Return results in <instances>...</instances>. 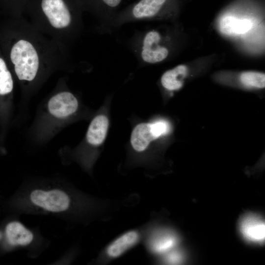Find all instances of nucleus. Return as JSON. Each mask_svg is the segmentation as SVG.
<instances>
[{
    "label": "nucleus",
    "instance_id": "6",
    "mask_svg": "<svg viewBox=\"0 0 265 265\" xmlns=\"http://www.w3.org/2000/svg\"><path fill=\"white\" fill-rule=\"evenodd\" d=\"M48 107L52 115L58 118H64L77 110L78 101L72 92L63 90L56 93L50 98Z\"/></svg>",
    "mask_w": 265,
    "mask_h": 265
},
{
    "label": "nucleus",
    "instance_id": "14",
    "mask_svg": "<svg viewBox=\"0 0 265 265\" xmlns=\"http://www.w3.org/2000/svg\"><path fill=\"white\" fill-rule=\"evenodd\" d=\"M240 80L246 86L257 88H263L265 86V74L263 73L245 72L240 75Z\"/></svg>",
    "mask_w": 265,
    "mask_h": 265
},
{
    "label": "nucleus",
    "instance_id": "10",
    "mask_svg": "<svg viewBox=\"0 0 265 265\" xmlns=\"http://www.w3.org/2000/svg\"><path fill=\"white\" fill-rule=\"evenodd\" d=\"M108 119L103 114L96 116L91 122L88 128L86 139L94 146L101 145L105 140L108 128Z\"/></svg>",
    "mask_w": 265,
    "mask_h": 265
},
{
    "label": "nucleus",
    "instance_id": "7",
    "mask_svg": "<svg viewBox=\"0 0 265 265\" xmlns=\"http://www.w3.org/2000/svg\"><path fill=\"white\" fill-rule=\"evenodd\" d=\"M240 231L247 240L262 243L265 239L264 220L254 214H247L241 218L239 224Z\"/></svg>",
    "mask_w": 265,
    "mask_h": 265
},
{
    "label": "nucleus",
    "instance_id": "1",
    "mask_svg": "<svg viewBox=\"0 0 265 265\" xmlns=\"http://www.w3.org/2000/svg\"><path fill=\"white\" fill-rule=\"evenodd\" d=\"M8 38V61L16 77L25 85L73 62L69 49L39 31L24 16L13 18Z\"/></svg>",
    "mask_w": 265,
    "mask_h": 265
},
{
    "label": "nucleus",
    "instance_id": "15",
    "mask_svg": "<svg viewBox=\"0 0 265 265\" xmlns=\"http://www.w3.org/2000/svg\"><path fill=\"white\" fill-rule=\"evenodd\" d=\"M177 242V239L175 235L168 232H164L159 234L155 238L153 247L158 252H163L173 247Z\"/></svg>",
    "mask_w": 265,
    "mask_h": 265
},
{
    "label": "nucleus",
    "instance_id": "17",
    "mask_svg": "<svg viewBox=\"0 0 265 265\" xmlns=\"http://www.w3.org/2000/svg\"><path fill=\"white\" fill-rule=\"evenodd\" d=\"M182 260V254L179 252L171 253L167 258L168 262L170 263H180Z\"/></svg>",
    "mask_w": 265,
    "mask_h": 265
},
{
    "label": "nucleus",
    "instance_id": "5",
    "mask_svg": "<svg viewBox=\"0 0 265 265\" xmlns=\"http://www.w3.org/2000/svg\"><path fill=\"white\" fill-rule=\"evenodd\" d=\"M169 130L168 123L163 120L151 123H140L132 131L131 145L135 151L143 152L146 149L151 141L166 134Z\"/></svg>",
    "mask_w": 265,
    "mask_h": 265
},
{
    "label": "nucleus",
    "instance_id": "3",
    "mask_svg": "<svg viewBox=\"0 0 265 265\" xmlns=\"http://www.w3.org/2000/svg\"><path fill=\"white\" fill-rule=\"evenodd\" d=\"M27 200L34 208L52 213L68 212L73 204L69 193L58 188L34 189L29 193Z\"/></svg>",
    "mask_w": 265,
    "mask_h": 265
},
{
    "label": "nucleus",
    "instance_id": "18",
    "mask_svg": "<svg viewBox=\"0 0 265 265\" xmlns=\"http://www.w3.org/2000/svg\"></svg>",
    "mask_w": 265,
    "mask_h": 265
},
{
    "label": "nucleus",
    "instance_id": "13",
    "mask_svg": "<svg viewBox=\"0 0 265 265\" xmlns=\"http://www.w3.org/2000/svg\"><path fill=\"white\" fill-rule=\"evenodd\" d=\"M13 89V80L5 60L0 56V95L10 94Z\"/></svg>",
    "mask_w": 265,
    "mask_h": 265
},
{
    "label": "nucleus",
    "instance_id": "11",
    "mask_svg": "<svg viewBox=\"0 0 265 265\" xmlns=\"http://www.w3.org/2000/svg\"><path fill=\"white\" fill-rule=\"evenodd\" d=\"M187 73L188 70L185 65H178L163 73L160 79L161 85L167 90H178L182 87Z\"/></svg>",
    "mask_w": 265,
    "mask_h": 265
},
{
    "label": "nucleus",
    "instance_id": "4",
    "mask_svg": "<svg viewBox=\"0 0 265 265\" xmlns=\"http://www.w3.org/2000/svg\"><path fill=\"white\" fill-rule=\"evenodd\" d=\"M84 11L96 19L97 30L101 33L110 32L112 22L123 0H81Z\"/></svg>",
    "mask_w": 265,
    "mask_h": 265
},
{
    "label": "nucleus",
    "instance_id": "16",
    "mask_svg": "<svg viewBox=\"0 0 265 265\" xmlns=\"http://www.w3.org/2000/svg\"><path fill=\"white\" fill-rule=\"evenodd\" d=\"M8 3L9 11L13 18L24 16L26 6L30 0H5Z\"/></svg>",
    "mask_w": 265,
    "mask_h": 265
},
{
    "label": "nucleus",
    "instance_id": "2",
    "mask_svg": "<svg viewBox=\"0 0 265 265\" xmlns=\"http://www.w3.org/2000/svg\"><path fill=\"white\" fill-rule=\"evenodd\" d=\"M84 12L81 0H30L25 15L39 31L69 49L82 33Z\"/></svg>",
    "mask_w": 265,
    "mask_h": 265
},
{
    "label": "nucleus",
    "instance_id": "12",
    "mask_svg": "<svg viewBox=\"0 0 265 265\" xmlns=\"http://www.w3.org/2000/svg\"><path fill=\"white\" fill-rule=\"evenodd\" d=\"M251 26V22L247 19H238L230 16L224 17L219 25L220 31L227 35L245 33Z\"/></svg>",
    "mask_w": 265,
    "mask_h": 265
},
{
    "label": "nucleus",
    "instance_id": "8",
    "mask_svg": "<svg viewBox=\"0 0 265 265\" xmlns=\"http://www.w3.org/2000/svg\"><path fill=\"white\" fill-rule=\"evenodd\" d=\"M140 238V233L136 230L125 232L107 246L105 251L106 255L110 259L117 258L134 246Z\"/></svg>",
    "mask_w": 265,
    "mask_h": 265
},
{
    "label": "nucleus",
    "instance_id": "9",
    "mask_svg": "<svg viewBox=\"0 0 265 265\" xmlns=\"http://www.w3.org/2000/svg\"><path fill=\"white\" fill-rule=\"evenodd\" d=\"M5 235L8 242L13 246H26L33 239L32 233L18 221H12L7 225Z\"/></svg>",
    "mask_w": 265,
    "mask_h": 265
}]
</instances>
